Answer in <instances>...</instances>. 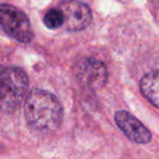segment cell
I'll return each instance as SVG.
<instances>
[{
	"label": "cell",
	"instance_id": "cell-8",
	"mask_svg": "<svg viewBox=\"0 0 159 159\" xmlns=\"http://www.w3.org/2000/svg\"><path fill=\"white\" fill-rule=\"evenodd\" d=\"M43 23L50 30H55L63 25L64 17L59 8L50 9L43 17Z\"/></svg>",
	"mask_w": 159,
	"mask_h": 159
},
{
	"label": "cell",
	"instance_id": "cell-4",
	"mask_svg": "<svg viewBox=\"0 0 159 159\" xmlns=\"http://www.w3.org/2000/svg\"><path fill=\"white\" fill-rule=\"evenodd\" d=\"M75 75L80 84L93 90H98L106 84L108 73L103 62L94 57H86L75 65Z\"/></svg>",
	"mask_w": 159,
	"mask_h": 159
},
{
	"label": "cell",
	"instance_id": "cell-3",
	"mask_svg": "<svg viewBox=\"0 0 159 159\" xmlns=\"http://www.w3.org/2000/svg\"><path fill=\"white\" fill-rule=\"evenodd\" d=\"M0 27L20 42L28 43L34 38L32 24L27 15L11 4L0 6Z\"/></svg>",
	"mask_w": 159,
	"mask_h": 159
},
{
	"label": "cell",
	"instance_id": "cell-9",
	"mask_svg": "<svg viewBox=\"0 0 159 159\" xmlns=\"http://www.w3.org/2000/svg\"><path fill=\"white\" fill-rule=\"evenodd\" d=\"M0 151H1V147H0Z\"/></svg>",
	"mask_w": 159,
	"mask_h": 159
},
{
	"label": "cell",
	"instance_id": "cell-2",
	"mask_svg": "<svg viewBox=\"0 0 159 159\" xmlns=\"http://www.w3.org/2000/svg\"><path fill=\"white\" fill-rule=\"evenodd\" d=\"M28 89V77L19 67H7L0 71V106L8 111L16 109Z\"/></svg>",
	"mask_w": 159,
	"mask_h": 159
},
{
	"label": "cell",
	"instance_id": "cell-6",
	"mask_svg": "<svg viewBox=\"0 0 159 159\" xmlns=\"http://www.w3.org/2000/svg\"><path fill=\"white\" fill-rule=\"evenodd\" d=\"M115 121L118 128L132 142L146 144L152 140V133L149 130L128 111H118L115 114Z\"/></svg>",
	"mask_w": 159,
	"mask_h": 159
},
{
	"label": "cell",
	"instance_id": "cell-7",
	"mask_svg": "<svg viewBox=\"0 0 159 159\" xmlns=\"http://www.w3.org/2000/svg\"><path fill=\"white\" fill-rule=\"evenodd\" d=\"M140 89L142 94L159 108V69L149 71L141 79Z\"/></svg>",
	"mask_w": 159,
	"mask_h": 159
},
{
	"label": "cell",
	"instance_id": "cell-5",
	"mask_svg": "<svg viewBox=\"0 0 159 159\" xmlns=\"http://www.w3.org/2000/svg\"><path fill=\"white\" fill-rule=\"evenodd\" d=\"M59 9L64 17L63 25L69 32L84 30L92 21V12L84 2L77 0H66L60 4Z\"/></svg>",
	"mask_w": 159,
	"mask_h": 159
},
{
	"label": "cell",
	"instance_id": "cell-1",
	"mask_svg": "<svg viewBox=\"0 0 159 159\" xmlns=\"http://www.w3.org/2000/svg\"><path fill=\"white\" fill-rule=\"evenodd\" d=\"M24 111L28 124L39 131L55 130L63 117V108L59 98L41 89H34L28 93Z\"/></svg>",
	"mask_w": 159,
	"mask_h": 159
}]
</instances>
